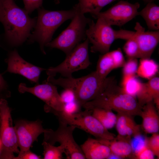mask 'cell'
Listing matches in <instances>:
<instances>
[{
  "label": "cell",
  "instance_id": "6da1fadb",
  "mask_svg": "<svg viewBox=\"0 0 159 159\" xmlns=\"http://www.w3.org/2000/svg\"><path fill=\"white\" fill-rule=\"evenodd\" d=\"M0 1V21L4 26L6 37L12 46H19L29 37L36 20L30 17L25 9L18 6L14 0Z\"/></svg>",
  "mask_w": 159,
  "mask_h": 159
},
{
  "label": "cell",
  "instance_id": "7a4b0ae2",
  "mask_svg": "<svg viewBox=\"0 0 159 159\" xmlns=\"http://www.w3.org/2000/svg\"><path fill=\"white\" fill-rule=\"evenodd\" d=\"M82 107L89 110L103 108L132 116H140L142 107L137 99L125 93L113 78L97 97L85 103Z\"/></svg>",
  "mask_w": 159,
  "mask_h": 159
},
{
  "label": "cell",
  "instance_id": "3957f363",
  "mask_svg": "<svg viewBox=\"0 0 159 159\" xmlns=\"http://www.w3.org/2000/svg\"><path fill=\"white\" fill-rule=\"evenodd\" d=\"M113 77L100 78L96 71L78 78L48 77L45 81L72 91L75 101L81 107L87 102L97 97Z\"/></svg>",
  "mask_w": 159,
  "mask_h": 159
},
{
  "label": "cell",
  "instance_id": "277c9868",
  "mask_svg": "<svg viewBox=\"0 0 159 159\" xmlns=\"http://www.w3.org/2000/svg\"><path fill=\"white\" fill-rule=\"evenodd\" d=\"M38 12L35 29L30 35L29 42H38L42 52L45 54L44 47L51 42L55 31L65 21L72 19L75 10L74 7L69 10L56 11L39 8L38 9Z\"/></svg>",
  "mask_w": 159,
  "mask_h": 159
},
{
  "label": "cell",
  "instance_id": "5b68a950",
  "mask_svg": "<svg viewBox=\"0 0 159 159\" xmlns=\"http://www.w3.org/2000/svg\"><path fill=\"white\" fill-rule=\"evenodd\" d=\"M96 23L91 20L86 30V35L92 45L90 51L102 54L109 52L110 46L116 39L127 40L135 32L120 29L115 30L102 18H97Z\"/></svg>",
  "mask_w": 159,
  "mask_h": 159
},
{
  "label": "cell",
  "instance_id": "8992f818",
  "mask_svg": "<svg viewBox=\"0 0 159 159\" xmlns=\"http://www.w3.org/2000/svg\"><path fill=\"white\" fill-rule=\"evenodd\" d=\"M74 7L75 14L70 24L58 37L45 46L59 49L66 56L81 41L85 39L87 26L91 20L81 13L77 4Z\"/></svg>",
  "mask_w": 159,
  "mask_h": 159
},
{
  "label": "cell",
  "instance_id": "52a82bcc",
  "mask_svg": "<svg viewBox=\"0 0 159 159\" xmlns=\"http://www.w3.org/2000/svg\"><path fill=\"white\" fill-rule=\"evenodd\" d=\"M50 112L57 116L58 120L83 130L96 139L110 140L116 137L92 115L91 110H85L73 113L52 110Z\"/></svg>",
  "mask_w": 159,
  "mask_h": 159
},
{
  "label": "cell",
  "instance_id": "ba28073f",
  "mask_svg": "<svg viewBox=\"0 0 159 159\" xmlns=\"http://www.w3.org/2000/svg\"><path fill=\"white\" fill-rule=\"evenodd\" d=\"M11 112L7 100L0 98V140L2 145L0 159H15L14 154L19 152Z\"/></svg>",
  "mask_w": 159,
  "mask_h": 159
},
{
  "label": "cell",
  "instance_id": "9c48e42d",
  "mask_svg": "<svg viewBox=\"0 0 159 159\" xmlns=\"http://www.w3.org/2000/svg\"><path fill=\"white\" fill-rule=\"evenodd\" d=\"M89 43L87 39L77 45L67 55L64 61L55 67L46 69L48 77H54L59 73L64 77H70L72 74L87 68L90 64L88 53Z\"/></svg>",
  "mask_w": 159,
  "mask_h": 159
},
{
  "label": "cell",
  "instance_id": "30bf717a",
  "mask_svg": "<svg viewBox=\"0 0 159 159\" xmlns=\"http://www.w3.org/2000/svg\"><path fill=\"white\" fill-rule=\"evenodd\" d=\"M59 125L55 131L47 129L44 133V141L54 145L58 142L63 146L64 154L68 159H85L80 146L73 137V132L76 127L59 120Z\"/></svg>",
  "mask_w": 159,
  "mask_h": 159
},
{
  "label": "cell",
  "instance_id": "8fae6325",
  "mask_svg": "<svg viewBox=\"0 0 159 159\" xmlns=\"http://www.w3.org/2000/svg\"><path fill=\"white\" fill-rule=\"evenodd\" d=\"M18 90L21 93L28 92L42 100L46 104L44 110L48 112L51 110L64 111L65 104L57 91L55 85L46 81L42 84H37L32 87H27L25 83H21Z\"/></svg>",
  "mask_w": 159,
  "mask_h": 159
},
{
  "label": "cell",
  "instance_id": "7c38bea8",
  "mask_svg": "<svg viewBox=\"0 0 159 159\" xmlns=\"http://www.w3.org/2000/svg\"><path fill=\"white\" fill-rule=\"evenodd\" d=\"M140 7L138 2L132 4L120 0L107 10L93 17L102 18L109 25L121 26L139 15Z\"/></svg>",
  "mask_w": 159,
  "mask_h": 159
},
{
  "label": "cell",
  "instance_id": "4fadbf2b",
  "mask_svg": "<svg viewBox=\"0 0 159 159\" xmlns=\"http://www.w3.org/2000/svg\"><path fill=\"white\" fill-rule=\"evenodd\" d=\"M39 120L34 121L20 120L16 121L14 127L19 151L30 150L38 137L47 130L44 129Z\"/></svg>",
  "mask_w": 159,
  "mask_h": 159
},
{
  "label": "cell",
  "instance_id": "5bb4252c",
  "mask_svg": "<svg viewBox=\"0 0 159 159\" xmlns=\"http://www.w3.org/2000/svg\"><path fill=\"white\" fill-rule=\"evenodd\" d=\"M6 61L7 67L5 72L19 74L37 84H39L41 72L45 70L26 61L21 57L15 49L9 53Z\"/></svg>",
  "mask_w": 159,
  "mask_h": 159
},
{
  "label": "cell",
  "instance_id": "9a60e30c",
  "mask_svg": "<svg viewBox=\"0 0 159 159\" xmlns=\"http://www.w3.org/2000/svg\"><path fill=\"white\" fill-rule=\"evenodd\" d=\"M134 29L137 30V41L139 50V58L150 59L159 42V31H145L139 22Z\"/></svg>",
  "mask_w": 159,
  "mask_h": 159
},
{
  "label": "cell",
  "instance_id": "2e32d148",
  "mask_svg": "<svg viewBox=\"0 0 159 159\" xmlns=\"http://www.w3.org/2000/svg\"><path fill=\"white\" fill-rule=\"evenodd\" d=\"M115 124L117 137L131 141L132 138L140 134V125L137 124L132 116L117 113Z\"/></svg>",
  "mask_w": 159,
  "mask_h": 159
},
{
  "label": "cell",
  "instance_id": "e0dca14e",
  "mask_svg": "<svg viewBox=\"0 0 159 159\" xmlns=\"http://www.w3.org/2000/svg\"><path fill=\"white\" fill-rule=\"evenodd\" d=\"M80 147L87 159H108L111 154L108 146L96 138H88Z\"/></svg>",
  "mask_w": 159,
  "mask_h": 159
},
{
  "label": "cell",
  "instance_id": "ac0fdd59",
  "mask_svg": "<svg viewBox=\"0 0 159 159\" xmlns=\"http://www.w3.org/2000/svg\"><path fill=\"white\" fill-rule=\"evenodd\" d=\"M142 107L147 103L153 101L157 111L159 109V78L155 77L146 83H143L140 91L136 97Z\"/></svg>",
  "mask_w": 159,
  "mask_h": 159
},
{
  "label": "cell",
  "instance_id": "d6986e66",
  "mask_svg": "<svg viewBox=\"0 0 159 159\" xmlns=\"http://www.w3.org/2000/svg\"><path fill=\"white\" fill-rule=\"evenodd\" d=\"M153 102H149L142 107L139 116L142 119V127L146 133L153 134L159 130V117Z\"/></svg>",
  "mask_w": 159,
  "mask_h": 159
},
{
  "label": "cell",
  "instance_id": "ffe728a7",
  "mask_svg": "<svg viewBox=\"0 0 159 159\" xmlns=\"http://www.w3.org/2000/svg\"><path fill=\"white\" fill-rule=\"evenodd\" d=\"M98 139L107 145L111 153L120 158H134L133 150L130 141L117 136L111 140Z\"/></svg>",
  "mask_w": 159,
  "mask_h": 159
},
{
  "label": "cell",
  "instance_id": "44dd1931",
  "mask_svg": "<svg viewBox=\"0 0 159 159\" xmlns=\"http://www.w3.org/2000/svg\"><path fill=\"white\" fill-rule=\"evenodd\" d=\"M145 20L148 28L152 31H159V6L152 2L138 12Z\"/></svg>",
  "mask_w": 159,
  "mask_h": 159
},
{
  "label": "cell",
  "instance_id": "7402d4cb",
  "mask_svg": "<svg viewBox=\"0 0 159 159\" xmlns=\"http://www.w3.org/2000/svg\"><path fill=\"white\" fill-rule=\"evenodd\" d=\"M117 0H79L77 5L82 14L90 13L92 16L97 14L105 6Z\"/></svg>",
  "mask_w": 159,
  "mask_h": 159
},
{
  "label": "cell",
  "instance_id": "603a6c76",
  "mask_svg": "<svg viewBox=\"0 0 159 159\" xmlns=\"http://www.w3.org/2000/svg\"><path fill=\"white\" fill-rule=\"evenodd\" d=\"M91 110L92 115L107 129L112 128L115 125L117 116L112 110L99 108Z\"/></svg>",
  "mask_w": 159,
  "mask_h": 159
},
{
  "label": "cell",
  "instance_id": "cb8c5ba5",
  "mask_svg": "<svg viewBox=\"0 0 159 159\" xmlns=\"http://www.w3.org/2000/svg\"><path fill=\"white\" fill-rule=\"evenodd\" d=\"M158 65L150 59H140L136 74L139 76L149 80L154 77L158 70Z\"/></svg>",
  "mask_w": 159,
  "mask_h": 159
},
{
  "label": "cell",
  "instance_id": "d4e9b609",
  "mask_svg": "<svg viewBox=\"0 0 159 159\" xmlns=\"http://www.w3.org/2000/svg\"><path fill=\"white\" fill-rule=\"evenodd\" d=\"M114 69V64L110 52L100 56L95 70L102 79L106 78L111 71Z\"/></svg>",
  "mask_w": 159,
  "mask_h": 159
},
{
  "label": "cell",
  "instance_id": "484cf974",
  "mask_svg": "<svg viewBox=\"0 0 159 159\" xmlns=\"http://www.w3.org/2000/svg\"><path fill=\"white\" fill-rule=\"evenodd\" d=\"M142 84L135 75L128 76L123 77L121 87L125 93L136 99Z\"/></svg>",
  "mask_w": 159,
  "mask_h": 159
},
{
  "label": "cell",
  "instance_id": "4316f807",
  "mask_svg": "<svg viewBox=\"0 0 159 159\" xmlns=\"http://www.w3.org/2000/svg\"><path fill=\"white\" fill-rule=\"evenodd\" d=\"M42 144L44 149L43 159H62L63 158V154L64 153V150L62 145L55 146L44 141Z\"/></svg>",
  "mask_w": 159,
  "mask_h": 159
},
{
  "label": "cell",
  "instance_id": "83f0119b",
  "mask_svg": "<svg viewBox=\"0 0 159 159\" xmlns=\"http://www.w3.org/2000/svg\"><path fill=\"white\" fill-rule=\"evenodd\" d=\"M135 32L133 35L128 39L123 46V49L128 58H139V50L137 41L138 31Z\"/></svg>",
  "mask_w": 159,
  "mask_h": 159
},
{
  "label": "cell",
  "instance_id": "f1b7e54d",
  "mask_svg": "<svg viewBox=\"0 0 159 159\" xmlns=\"http://www.w3.org/2000/svg\"><path fill=\"white\" fill-rule=\"evenodd\" d=\"M138 65V62L136 58H128L123 67V77L135 75Z\"/></svg>",
  "mask_w": 159,
  "mask_h": 159
},
{
  "label": "cell",
  "instance_id": "f546056e",
  "mask_svg": "<svg viewBox=\"0 0 159 159\" xmlns=\"http://www.w3.org/2000/svg\"><path fill=\"white\" fill-rule=\"evenodd\" d=\"M146 144L152 151L155 156L159 158V134L156 133L152 134L149 138L146 139Z\"/></svg>",
  "mask_w": 159,
  "mask_h": 159
},
{
  "label": "cell",
  "instance_id": "4dcf8cb0",
  "mask_svg": "<svg viewBox=\"0 0 159 159\" xmlns=\"http://www.w3.org/2000/svg\"><path fill=\"white\" fill-rule=\"evenodd\" d=\"M134 155V158L137 159H153L155 156L146 144L135 151Z\"/></svg>",
  "mask_w": 159,
  "mask_h": 159
},
{
  "label": "cell",
  "instance_id": "1f68e13d",
  "mask_svg": "<svg viewBox=\"0 0 159 159\" xmlns=\"http://www.w3.org/2000/svg\"><path fill=\"white\" fill-rule=\"evenodd\" d=\"M114 67V69L123 67L126 62L121 49L118 48L110 52Z\"/></svg>",
  "mask_w": 159,
  "mask_h": 159
},
{
  "label": "cell",
  "instance_id": "d6a6232c",
  "mask_svg": "<svg viewBox=\"0 0 159 159\" xmlns=\"http://www.w3.org/2000/svg\"><path fill=\"white\" fill-rule=\"evenodd\" d=\"M24 5V9L28 14L39 8L42 5L43 0H22Z\"/></svg>",
  "mask_w": 159,
  "mask_h": 159
},
{
  "label": "cell",
  "instance_id": "836d02e7",
  "mask_svg": "<svg viewBox=\"0 0 159 159\" xmlns=\"http://www.w3.org/2000/svg\"><path fill=\"white\" fill-rule=\"evenodd\" d=\"M42 159L41 156L35 154L31 151L30 150L23 151H19L18 156L15 159Z\"/></svg>",
  "mask_w": 159,
  "mask_h": 159
},
{
  "label": "cell",
  "instance_id": "e575fe53",
  "mask_svg": "<svg viewBox=\"0 0 159 159\" xmlns=\"http://www.w3.org/2000/svg\"><path fill=\"white\" fill-rule=\"evenodd\" d=\"M60 95L64 104L75 101L73 92L68 89H64Z\"/></svg>",
  "mask_w": 159,
  "mask_h": 159
},
{
  "label": "cell",
  "instance_id": "d590c367",
  "mask_svg": "<svg viewBox=\"0 0 159 159\" xmlns=\"http://www.w3.org/2000/svg\"><path fill=\"white\" fill-rule=\"evenodd\" d=\"M8 85L2 75L0 74V93L5 97H9V93L8 90Z\"/></svg>",
  "mask_w": 159,
  "mask_h": 159
},
{
  "label": "cell",
  "instance_id": "8d00e7d4",
  "mask_svg": "<svg viewBox=\"0 0 159 159\" xmlns=\"http://www.w3.org/2000/svg\"><path fill=\"white\" fill-rule=\"evenodd\" d=\"M144 2L148 3L153 2L155 0H142Z\"/></svg>",
  "mask_w": 159,
  "mask_h": 159
},
{
  "label": "cell",
  "instance_id": "74e56055",
  "mask_svg": "<svg viewBox=\"0 0 159 159\" xmlns=\"http://www.w3.org/2000/svg\"><path fill=\"white\" fill-rule=\"evenodd\" d=\"M2 148V143L1 141L0 140V154Z\"/></svg>",
  "mask_w": 159,
  "mask_h": 159
},
{
  "label": "cell",
  "instance_id": "f35d334b",
  "mask_svg": "<svg viewBox=\"0 0 159 159\" xmlns=\"http://www.w3.org/2000/svg\"><path fill=\"white\" fill-rule=\"evenodd\" d=\"M1 2H0V18L1 16Z\"/></svg>",
  "mask_w": 159,
  "mask_h": 159
},
{
  "label": "cell",
  "instance_id": "ab89813d",
  "mask_svg": "<svg viewBox=\"0 0 159 159\" xmlns=\"http://www.w3.org/2000/svg\"><path fill=\"white\" fill-rule=\"evenodd\" d=\"M0 98H4V96L0 93Z\"/></svg>",
  "mask_w": 159,
  "mask_h": 159
}]
</instances>
